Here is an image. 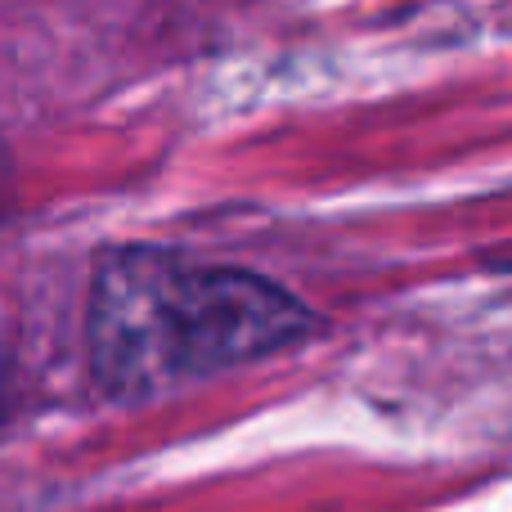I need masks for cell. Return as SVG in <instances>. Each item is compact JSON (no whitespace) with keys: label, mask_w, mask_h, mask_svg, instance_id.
Masks as SVG:
<instances>
[{"label":"cell","mask_w":512,"mask_h":512,"mask_svg":"<svg viewBox=\"0 0 512 512\" xmlns=\"http://www.w3.org/2000/svg\"><path fill=\"white\" fill-rule=\"evenodd\" d=\"M5 409H9V391H5V369H0V418H5Z\"/></svg>","instance_id":"3957f363"},{"label":"cell","mask_w":512,"mask_h":512,"mask_svg":"<svg viewBox=\"0 0 512 512\" xmlns=\"http://www.w3.org/2000/svg\"><path fill=\"white\" fill-rule=\"evenodd\" d=\"M315 328V310L265 274L171 248H122L90 279L86 355L104 396L153 400L279 355Z\"/></svg>","instance_id":"6da1fadb"},{"label":"cell","mask_w":512,"mask_h":512,"mask_svg":"<svg viewBox=\"0 0 512 512\" xmlns=\"http://www.w3.org/2000/svg\"><path fill=\"white\" fill-rule=\"evenodd\" d=\"M9 203H14V162H9V149L0 140V221H5Z\"/></svg>","instance_id":"7a4b0ae2"}]
</instances>
